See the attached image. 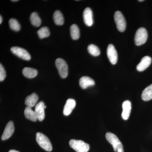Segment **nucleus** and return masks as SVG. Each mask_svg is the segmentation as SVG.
Returning a JSON list of instances; mask_svg holds the SVG:
<instances>
[{"instance_id":"23","label":"nucleus","mask_w":152,"mask_h":152,"mask_svg":"<svg viewBox=\"0 0 152 152\" xmlns=\"http://www.w3.org/2000/svg\"><path fill=\"white\" fill-rule=\"evenodd\" d=\"M88 50L90 54L94 56H97L100 54V51L99 48L93 44H91L88 46Z\"/></svg>"},{"instance_id":"15","label":"nucleus","mask_w":152,"mask_h":152,"mask_svg":"<svg viewBox=\"0 0 152 152\" xmlns=\"http://www.w3.org/2000/svg\"><path fill=\"white\" fill-rule=\"evenodd\" d=\"M79 84L82 88L85 89L88 87L94 86L95 85V82L90 77L84 76L80 79Z\"/></svg>"},{"instance_id":"7","label":"nucleus","mask_w":152,"mask_h":152,"mask_svg":"<svg viewBox=\"0 0 152 152\" xmlns=\"http://www.w3.org/2000/svg\"><path fill=\"white\" fill-rule=\"evenodd\" d=\"M11 51L14 54L22 58V59L29 61L31 59V56L25 49L18 47H12Z\"/></svg>"},{"instance_id":"8","label":"nucleus","mask_w":152,"mask_h":152,"mask_svg":"<svg viewBox=\"0 0 152 152\" xmlns=\"http://www.w3.org/2000/svg\"><path fill=\"white\" fill-rule=\"evenodd\" d=\"M107 55L112 64L115 65L118 61V53L113 45L110 44L107 48Z\"/></svg>"},{"instance_id":"17","label":"nucleus","mask_w":152,"mask_h":152,"mask_svg":"<svg viewBox=\"0 0 152 152\" xmlns=\"http://www.w3.org/2000/svg\"><path fill=\"white\" fill-rule=\"evenodd\" d=\"M24 114L25 117L28 119L34 122L37 121L38 120L35 112L33 110L32 108L27 107L25 110Z\"/></svg>"},{"instance_id":"12","label":"nucleus","mask_w":152,"mask_h":152,"mask_svg":"<svg viewBox=\"0 0 152 152\" xmlns=\"http://www.w3.org/2000/svg\"><path fill=\"white\" fill-rule=\"evenodd\" d=\"M84 21L85 23L88 26H92L93 21V12L90 8H86L84 11L83 14Z\"/></svg>"},{"instance_id":"26","label":"nucleus","mask_w":152,"mask_h":152,"mask_svg":"<svg viewBox=\"0 0 152 152\" xmlns=\"http://www.w3.org/2000/svg\"><path fill=\"white\" fill-rule=\"evenodd\" d=\"M6 73L5 70L1 64H0V81H3L5 79Z\"/></svg>"},{"instance_id":"14","label":"nucleus","mask_w":152,"mask_h":152,"mask_svg":"<svg viewBox=\"0 0 152 152\" xmlns=\"http://www.w3.org/2000/svg\"><path fill=\"white\" fill-rule=\"evenodd\" d=\"M76 103L73 99H68L64 107L63 113L66 116L69 115L75 107Z\"/></svg>"},{"instance_id":"18","label":"nucleus","mask_w":152,"mask_h":152,"mask_svg":"<svg viewBox=\"0 0 152 152\" xmlns=\"http://www.w3.org/2000/svg\"><path fill=\"white\" fill-rule=\"evenodd\" d=\"M142 99L144 101L152 99V84L146 88L142 94Z\"/></svg>"},{"instance_id":"21","label":"nucleus","mask_w":152,"mask_h":152,"mask_svg":"<svg viewBox=\"0 0 152 152\" xmlns=\"http://www.w3.org/2000/svg\"><path fill=\"white\" fill-rule=\"evenodd\" d=\"M30 20L33 26L36 27H39L40 26L42 21L39 17L37 13L34 12L32 13L30 16Z\"/></svg>"},{"instance_id":"5","label":"nucleus","mask_w":152,"mask_h":152,"mask_svg":"<svg viewBox=\"0 0 152 152\" xmlns=\"http://www.w3.org/2000/svg\"><path fill=\"white\" fill-rule=\"evenodd\" d=\"M56 66L60 76L62 78H65L68 76V67L65 61L62 58H57L56 61Z\"/></svg>"},{"instance_id":"4","label":"nucleus","mask_w":152,"mask_h":152,"mask_svg":"<svg viewBox=\"0 0 152 152\" xmlns=\"http://www.w3.org/2000/svg\"><path fill=\"white\" fill-rule=\"evenodd\" d=\"M148 32L145 28H140L137 30L135 36V43L137 46L143 45L148 39Z\"/></svg>"},{"instance_id":"10","label":"nucleus","mask_w":152,"mask_h":152,"mask_svg":"<svg viewBox=\"0 0 152 152\" xmlns=\"http://www.w3.org/2000/svg\"><path fill=\"white\" fill-rule=\"evenodd\" d=\"M45 105L43 102H39V103L36 105L35 107V112L38 120L42 121H43L45 118Z\"/></svg>"},{"instance_id":"25","label":"nucleus","mask_w":152,"mask_h":152,"mask_svg":"<svg viewBox=\"0 0 152 152\" xmlns=\"http://www.w3.org/2000/svg\"><path fill=\"white\" fill-rule=\"evenodd\" d=\"M9 25L12 30L16 31H18L20 29V26L19 22L16 19L12 18L9 20Z\"/></svg>"},{"instance_id":"3","label":"nucleus","mask_w":152,"mask_h":152,"mask_svg":"<svg viewBox=\"0 0 152 152\" xmlns=\"http://www.w3.org/2000/svg\"><path fill=\"white\" fill-rule=\"evenodd\" d=\"M70 146L77 152H88L90 149L89 144L80 140H71Z\"/></svg>"},{"instance_id":"13","label":"nucleus","mask_w":152,"mask_h":152,"mask_svg":"<svg viewBox=\"0 0 152 152\" xmlns=\"http://www.w3.org/2000/svg\"><path fill=\"white\" fill-rule=\"evenodd\" d=\"M152 62V59L148 56H146L142 58L140 62L137 66V69L139 72H142L149 66Z\"/></svg>"},{"instance_id":"11","label":"nucleus","mask_w":152,"mask_h":152,"mask_svg":"<svg viewBox=\"0 0 152 152\" xmlns=\"http://www.w3.org/2000/svg\"><path fill=\"white\" fill-rule=\"evenodd\" d=\"M123 112L122 118L123 119L127 120L129 117L132 109V104L129 100H126L123 102L122 104Z\"/></svg>"},{"instance_id":"20","label":"nucleus","mask_w":152,"mask_h":152,"mask_svg":"<svg viewBox=\"0 0 152 152\" xmlns=\"http://www.w3.org/2000/svg\"><path fill=\"white\" fill-rule=\"evenodd\" d=\"M53 20L56 24L58 26H61L64 23V18L62 14L60 11H55L53 14Z\"/></svg>"},{"instance_id":"30","label":"nucleus","mask_w":152,"mask_h":152,"mask_svg":"<svg viewBox=\"0 0 152 152\" xmlns=\"http://www.w3.org/2000/svg\"><path fill=\"white\" fill-rule=\"evenodd\" d=\"M143 0H140V1H143Z\"/></svg>"},{"instance_id":"6","label":"nucleus","mask_w":152,"mask_h":152,"mask_svg":"<svg viewBox=\"0 0 152 152\" xmlns=\"http://www.w3.org/2000/svg\"><path fill=\"white\" fill-rule=\"evenodd\" d=\"M114 19L118 29L120 32L124 31L126 28V21L123 14L120 11H117L114 15Z\"/></svg>"},{"instance_id":"16","label":"nucleus","mask_w":152,"mask_h":152,"mask_svg":"<svg viewBox=\"0 0 152 152\" xmlns=\"http://www.w3.org/2000/svg\"><path fill=\"white\" fill-rule=\"evenodd\" d=\"M38 100H39V97L38 95L35 93H33L26 98L25 99V104L27 106V107L31 108L33 107L36 106L37 104V103Z\"/></svg>"},{"instance_id":"9","label":"nucleus","mask_w":152,"mask_h":152,"mask_svg":"<svg viewBox=\"0 0 152 152\" xmlns=\"http://www.w3.org/2000/svg\"><path fill=\"white\" fill-rule=\"evenodd\" d=\"M15 131L14 123L12 121H10L7 124L2 135L1 139L3 140H7L12 136Z\"/></svg>"},{"instance_id":"27","label":"nucleus","mask_w":152,"mask_h":152,"mask_svg":"<svg viewBox=\"0 0 152 152\" xmlns=\"http://www.w3.org/2000/svg\"><path fill=\"white\" fill-rule=\"evenodd\" d=\"M9 152H19L18 151H16L15 150H11L9 151Z\"/></svg>"},{"instance_id":"22","label":"nucleus","mask_w":152,"mask_h":152,"mask_svg":"<svg viewBox=\"0 0 152 152\" xmlns=\"http://www.w3.org/2000/svg\"><path fill=\"white\" fill-rule=\"evenodd\" d=\"M71 37L73 40H77L80 38V29L77 25H72L70 27Z\"/></svg>"},{"instance_id":"2","label":"nucleus","mask_w":152,"mask_h":152,"mask_svg":"<svg viewBox=\"0 0 152 152\" xmlns=\"http://www.w3.org/2000/svg\"><path fill=\"white\" fill-rule=\"evenodd\" d=\"M36 140L38 144L43 149L50 152L53 150L51 143L47 136L42 133L38 132L36 134Z\"/></svg>"},{"instance_id":"29","label":"nucleus","mask_w":152,"mask_h":152,"mask_svg":"<svg viewBox=\"0 0 152 152\" xmlns=\"http://www.w3.org/2000/svg\"><path fill=\"white\" fill-rule=\"evenodd\" d=\"M18 0H14V1H13V0H12V2H14V1H18Z\"/></svg>"},{"instance_id":"28","label":"nucleus","mask_w":152,"mask_h":152,"mask_svg":"<svg viewBox=\"0 0 152 152\" xmlns=\"http://www.w3.org/2000/svg\"><path fill=\"white\" fill-rule=\"evenodd\" d=\"M2 18L1 16H0V24H1L2 22Z\"/></svg>"},{"instance_id":"1","label":"nucleus","mask_w":152,"mask_h":152,"mask_svg":"<svg viewBox=\"0 0 152 152\" xmlns=\"http://www.w3.org/2000/svg\"><path fill=\"white\" fill-rule=\"evenodd\" d=\"M106 138L107 140L113 146L115 152H124L122 144L115 134L107 132L106 134Z\"/></svg>"},{"instance_id":"19","label":"nucleus","mask_w":152,"mask_h":152,"mask_svg":"<svg viewBox=\"0 0 152 152\" xmlns=\"http://www.w3.org/2000/svg\"><path fill=\"white\" fill-rule=\"evenodd\" d=\"M23 74L26 77L33 78L37 76L38 72L37 70L33 68L26 67L23 69Z\"/></svg>"},{"instance_id":"24","label":"nucleus","mask_w":152,"mask_h":152,"mask_svg":"<svg viewBox=\"0 0 152 152\" xmlns=\"http://www.w3.org/2000/svg\"><path fill=\"white\" fill-rule=\"evenodd\" d=\"M39 37L40 39L48 37L50 35V31L48 28L47 27H43L41 28L37 31Z\"/></svg>"}]
</instances>
